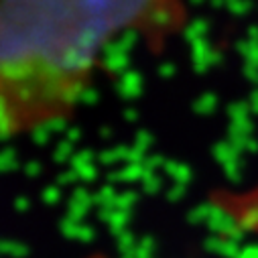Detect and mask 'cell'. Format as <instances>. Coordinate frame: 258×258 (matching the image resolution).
Here are the masks:
<instances>
[{
  "label": "cell",
  "instance_id": "cell-1",
  "mask_svg": "<svg viewBox=\"0 0 258 258\" xmlns=\"http://www.w3.org/2000/svg\"><path fill=\"white\" fill-rule=\"evenodd\" d=\"M187 23V0H0V141L74 118L116 39L161 53Z\"/></svg>",
  "mask_w": 258,
  "mask_h": 258
},
{
  "label": "cell",
  "instance_id": "cell-2",
  "mask_svg": "<svg viewBox=\"0 0 258 258\" xmlns=\"http://www.w3.org/2000/svg\"><path fill=\"white\" fill-rule=\"evenodd\" d=\"M86 258H112V256L106 254V252H96V254H90V256H86Z\"/></svg>",
  "mask_w": 258,
  "mask_h": 258
}]
</instances>
